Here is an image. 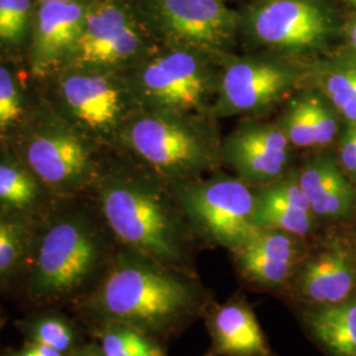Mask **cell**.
Listing matches in <instances>:
<instances>
[{"instance_id":"cell-1","label":"cell","mask_w":356,"mask_h":356,"mask_svg":"<svg viewBox=\"0 0 356 356\" xmlns=\"http://www.w3.org/2000/svg\"><path fill=\"white\" fill-rule=\"evenodd\" d=\"M106 318L136 330L164 332L185 325L202 309L198 282L147 263H123L98 292Z\"/></svg>"},{"instance_id":"cell-2","label":"cell","mask_w":356,"mask_h":356,"mask_svg":"<svg viewBox=\"0 0 356 356\" xmlns=\"http://www.w3.org/2000/svg\"><path fill=\"white\" fill-rule=\"evenodd\" d=\"M103 211L115 234L134 248L165 263H178L182 247L170 214L154 195L114 186L103 195Z\"/></svg>"},{"instance_id":"cell-3","label":"cell","mask_w":356,"mask_h":356,"mask_svg":"<svg viewBox=\"0 0 356 356\" xmlns=\"http://www.w3.org/2000/svg\"><path fill=\"white\" fill-rule=\"evenodd\" d=\"M184 206L213 242L232 251L242 248L261 229L254 222V195L238 179L194 185L185 191Z\"/></svg>"},{"instance_id":"cell-4","label":"cell","mask_w":356,"mask_h":356,"mask_svg":"<svg viewBox=\"0 0 356 356\" xmlns=\"http://www.w3.org/2000/svg\"><path fill=\"white\" fill-rule=\"evenodd\" d=\"M254 36L261 42L291 51H309L329 38L331 20L310 0H270L251 17Z\"/></svg>"},{"instance_id":"cell-5","label":"cell","mask_w":356,"mask_h":356,"mask_svg":"<svg viewBox=\"0 0 356 356\" xmlns=\"http://www.w3.org/2000/svg\"><path fill=\"white\" fill-rule=\"evenodd\" d=\"M95 260L89 235L74 223H60L48 231L40 247L35 286L49 294L70 291L88 277Z\"/></svg>"},{"instance_id":"cell-6","label":"cell","mask_w":356,"mask_h":356,"mask_svg":"<svg viewBox=\"0 0 356 356\" xmlns=\"http://www.w3.org/2000/svg\"><path fill=\"white\" fill-rule=\"evenodd\" d=\"M157 6L168 33L185 47L218 51L234 38L236 16L222 0H159Z\"/></svg>"},{"instance_id":"cell-7","label":"cell","mask_w":356,"mask_h":356,"mask_svg":"<svg viewBox=\"0 0 356 356\" xmlns=\"http://www.w3.org/2000/svg\"><path fill=\"white\" fill-rule=\"evenodd\" d=\"M292 67L267 61H239L229 65L222 78L226 107L236 113L256 111L276 102L298 82Z\"/></svg>"},{"instance_id":"cell-8","label":"cell","mask_w":356,"mask_h":356,"mask_svg":"<svg viewBox=\"0 0 356 356\" xmlns=\"http://www.w3.org/2000/svg\"><path fill=\"white\" fill-rule=\"evenodd\" d=\"M129 140L141 157L165 169L193 170L207 159L204 143L195 134L163 118L138 120L129 131Z\"/></svg>"},{"instance_id":"cell-9","label":"cell","mask_w":356,"mask_h":356,"mask_svg":"<svg viewBox=\"0 0 356 356\" xmlns=\"http://www.w3.org/2000/svg\"><path fill=\"white\" fill-rule=\"evenodd\" d=\"M141 81L153 99L176 110L197 108L207 90L204 69L189 51H172L154 60Z\"/></svg>"},{"instance_id":"cell-10","label":"cell","mask_w":356,"mask_h":356,"mask_svg":"<svg viewBox=\"0 0 356 356\" xmlns=\"http://www.w3.org/2000/svg\"><path fill=\"white\" fill-rule=\"evenodd\" d=\"M140 36L122 8L103 4L86 13L76 41L78 58L86 64H114L139 49Z\"/></svg>"},{"instance_id":"cell-11","label":"cell","mask_w":356,"mask_h":356,"mask_svg":"<svg viewBox=\"0 0 356 356\" xmlns=\"http://www.w3.org/2000/svg\"><path fill=\"white\" fill-rule=\"evenodd\" d=\"M289 143L280 128H250L227 141V154L243 178L264 182L282 172L288 161Z\"/></svg>"},{"instance_id":"cell-12","label":"cell","mask_w":356,"mask_h":356,"mask_svg":"<svg viewBox=\"0 0 356 356\" xmlns=\"http://www.w3.org/2000/svg\"><path fill=\"white\" fill-rule=\"evenodd\" d=\"M355 284L351 254L342 244H332L302 268L297 293L316 305H334L350 298Z\"/></svg>"},{"instance_id":"cell-13","label":"cell","mask_w":356,"mask_h":356,"mask_svg":"<svg viewBox=\"0 0 356 356\" xmlns=\"http://www.w3.org/2000/svg\"><path fill=\"white\" fill-rule=\"evenodd\" d=\"M235 254L248 280L264 288H276L291 276L298 248L288 232L260 229Z\"/></svg>"},{"instance_id":"cell-14","label":"cell","mask_w":356,"mask_h":356,"mask_svg":"<svg viewBox=\"0 0 356 356\" xmlns=\"http://www.w3.org/2000/svg\"><path fill=\"white\" fill-rule=\"evenodd\" d=\"M86 13L76 3H47L38 10L35 35V69L44 73L76 47Z\"/></svg>"},{"instance_id":"cell-15","label":"cell","mask_w":356,"mask_h":356,"mask_svg":"<svg viewBox=\"0 0 356 356\" xmlns=\"http://www.w3.org/2000/svg\"><path fill=\"white\" fill-rule=\"evenodd\" d=\"M209 327L213 344L206 356H273L252 310L243 302L219 306Z\"/></svg>"},{"instance_id":"cell-16","label":"cell","mask_w":356,"mask_h":356,"mask_svg":"<svg viewBox=\"0 0 356 356\" xmlns=\"http://www.w3.org/2000/svg\"><path fill=\"white\" fill-rule=\"evenodd\" d=\"M254 225L302 236L313 227V211L298 181L284 182L254 197Z\"/></svg>"},{"instance_id":"cell-17","label":"cell","mask_w":356,"mask_h":356,"mask_svg":"<svg viewBox=\"0 0 356 356\" xmlns=\"http://www.w3.org/2000/svg\"><path fill=\"white\" fill-rule=\"evenodd\" d=\"M298 184L313 214L343 218L354 206V191L330 159H319L301 172Z\"/></svg>"},{"instance_id":"cell-18","label":"cell","mask_w":356,"mask_h":356,"mask_svg":"<svg viewBox=\"0 0 356 356\" xmlns=\"http://www.w3.org/2000/svg\"><path fill=\"white\" fill-rule=\"evenodd\" d=\"M64 95L76 118L91 127H107L120 113L119 91L104 76H69Z\"/></svg>"},{"instance_id":"cell-19","label":"cell","mask_w":356,"mask_h":356,"mask_svg":"<svg viewBox=\"0 0 356 356\" xmlns=\"http://www.w3.org/2000/svg\"><path fill=\"white\" fill-rule=\"evenodd\" d=\"M26 156L32 169L49 184L74 177L88 164L83 145L70 135L40 136L31 143Z\"/></svg>"},{"instance_id":"cell-20","label":"cell","mask_w":356,"mask_h":356,"mask_svg":"<svg viewBox=\"0 0 356 356\" xmlns=\"http://www.w3.org/2000/svg\"><path fill=\"white\" fill-rule=\"evenodd\" d=\"M314 338L332 356H356V298L319 306L307 314Z\"/></svg>"},{"instance_id":"cell-21","label":"cell","mask_w":356,"mask_h":356,"mask_svg":"<svg viewBox=\"0 0 356 356\" xmlns=\"http://www.w3.org/2000/svg\"><path fill=\"white\" fill-rule=\"evenodd\" d=\"M331 104L350 122H356V63L329 66L319 79Z\"/></svg>"},{"instance_id":"cell-22","label":"cell","mask_w":356,"mask_h":356,"mask_svg":"<svg viewBox=\"0 0 356 356\" xmlns=\"http://www.w3.org/2000/svg\"><path fill=\"white\" fill-rule=\"evenodd\" d=\"M102 351L106 356H164L139 330L128 326L104 332Z\"/></svg>"},{"instance_id":"cell-23","label":"cell","mask_w":356,"mask_h":356,"mask_svg":"<svg viewBox=\"0 0 356 356\" xmlns=\"http://www.w3.org/2000/svg\"><path fill=\"white\" fill-rule=\"evenodd\" d=\"M36 197V185L23 170L0 165V201L15 207H24Z\"/></svg>"},{"instance_id":"cell-24","label":"cell","mask_w":356,"mask_h":356,"mask_svg":"<svg viewBox=\"0 0 356 356\" xmlns=\"http://www.w3.org/2000/svg\"><path fill=\"white\" fill-rule=\"evenodd\" d=\"M284 132L289 141L297 147L316 145V132L309 97L300 98L292 103L286 114Z\"/></svg>"},{"instance_id":"cell-25","label":"cell","mask_w":356,"mask_h":356,"mask_svg":"<svg viewBox=\"0 0 356 356\" xmlns=\"http://www.w3.org/2000/svg\"><path fill=\"white\" fill-rule=\"evenodd\" d=\"M29 0H0V40L16 42L24 36Z\"/></svg>"},{"instance_id":"cell-26","label":"cell","mask_w":356,"mask_h":356,"mask_svg":"<svg viewBox=\"0 0 356 356\" xmlns=\"http://www.w3.org/2000/svg\"><path fill=\"white\" fill-rule=\"evenodd\" d=\"M33 339L35 343L51 347L64 354L73 343V332L61 319H42L33 330Z\"/></svg>"},{"instance_id":"cell-27","label":"cell","mask_w":356,"mask_h":356,"mask_svg":"<svg viewBox=\"0 0 356 356\" xmlns=\"http://www.w3.org/2000/svg\"><path fill=\"white\" fill-rule=\"evenodd\" d=\"M309 98L316 132V145H326L332 141L338 132L337 116L318 97L309 95Z\"/></svg>"},{"instance_id":"cell-28","label":"cell","mask_w":356,"mask_h":356,"mask_svg":"<svg viewBox=\"0 0 356 356\" xmlns=\"http://www.w3.org/2000/svg\"><path fill=\"white\" fill-rule=\"evenodd\" d=\"M22 107L11 73L0 66V128L17 120Z\"/></svg>"},{"instance_id":"cell-29","label":"cell","mask_w":356,"mask_h":356,"mask_svg":"<svg viewBox=\"0 0 356 356\" xmlns=\"http://www.w3.org/2000/svg\"><path fill=\"white\" fill-rule=\"evenodd\" d=\"M19 254V241L13 227L3 223L0 229V273L13 268Z\"/></svg>"},{"instance_id":"cell-30","label":"cell","mask_w":356,"mask_h":356,"mask_svg":"<svg viewBox=\"0 0 356 356\" xmlns=\"http://www.w3.org/2000/svg\"><path fill=\"white\" fill-rule=\"evenodd\" d=\"M341 161L344 169L351 173L353 176L356 175V122L350 123L344 134L341 145Z\"/></svg>"},{"instance_id":"cell-31","label":"cell","mask_w":356,"mask_h":356,"mask_svg":"<svg viewBox=\"0 0 356 356\" xmlns=\"http://www.w3.org/2000/svg\"><path fill=\"white\" fill-rule=\"evenodd\" d=\"M19 356H63V354L53 350L51 347L35 343L29 348H26V351H23Z\"/></svg>"},{"instance_id":"cell-32","label":"cell","mask_w":356,"mask_h":356,"mask_svg":"<svg viewBox=\"0 0 356 356\" xmlns=\"http://www.w3.org/2000/svg\"><path fill=\"white\" fill-rule=\"evenodd\" d=\"M346 36H347V42H348L350 49L356 54V20L347 26Z\"/></svg>"},{"instance_id":"cell-33","label":"cell","mask_w":356,"mask_h":356,"mask_svg":"<svg viewBox=\"0 0 356 356\" xmlns=\"http://www.w3.org/2000/svg\"><path fill=\"white\" fill-rule=\"evenodd\" d=\"M78 356H106L103 354L102 350L101 351H98V350H90V351H85V353H82L81 355Z\"/></svg>"},{"instance_id":"cell-34","label":"cell","mask_w":356,"mask_h":356,"mask_svg":"<svg viewBox=\"0 0 356 356\" xmlns=\"http://www.w3.org/2000/svg\"><path fill=\"white\" fill-rule=\"evenodd\" d=\"M41 4H47V3H73L76 0H38Z\"/></svg>"},{"instance_id":"cell-35","label":"cell","mask_w":356,"mask_h":356,"mask_svg":"<svg viewBox=\"0 0 356 356\" xmlns=\"http://www.w3.org/2000/svg\"><path fill=\"white\" fill-rule=\"evenodd\" d=\"M1 227H3V223H1V222H0V229H1Z\"/></svg>"},{"instance_id":"cell-36","label":"cell","mask_w":356,"mask_h":356,"mask_svg":"<svg viewBox=\"0 0 356 356\" xmlns=\"http://www.w3.org/2000/svg\"><path fill=\"white\" fill-rule=\"evenodd\" d=\"M350 1H353V3H354V4H356V0H350Z\"/></svg>"},{"instance_id":"cell-37","label":"cell","mask_w":356,"mask_h":356,"mask_svg":"<svg viewBox=\"0 0 356 356\" xmlns=\"http://www.w3.org/2000/svg\"><path fill=\"white\" fill-rule=\"evenodd\" d=\"M355 177H356V175H355Z\"/></svg>"}]
</instances>
